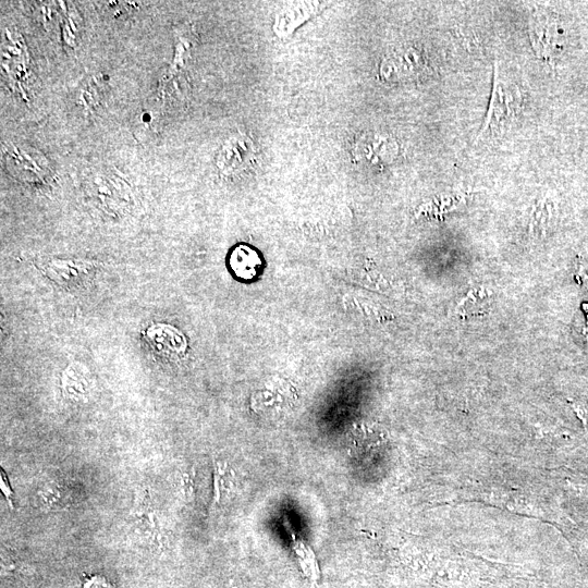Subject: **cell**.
<instances>
[{
	"label": "cell",
	"instance_id": "cell-1",
	"mask_svg": "<svg viewBox=\"0 0 588 588\" xmlns=\"http://www.w3.org/2000/svg\"><path fill=\"white\" fill-rule=\"evenodd\" d=\"M522 97L516 85L501 77L498 63H495L494 88L488 107V113L482 129L477 134L476 142L490 130L504 128L519 112Z\"/></svg>",
	"mask_w": 588,
	"mask_h": 588
},
{
	"label": "cell",
	"instance_id": "cell-2",
	"mask_svg": "<svg viewBox=\"0 0 588 588\" xmlns=\"http://www.w3.org/2000/svg\"><path fill=\"white\" fill-rule=\"evenodd\" d=\"M426 68L427 60L420 48L402 46L384 58L379 75L389 82L410 81L422 76Z\"/></svg>",
	"mask_w": 588,
	"mask_h": 588
},
{
	"label": "cell",
	"instance_id": "cell-3",
	"mask_svg": "<svg viewBox=\"0 0 588 588\" xmlns=\"http://www.w3.org/2000/svg\"><path fill=\"white\" fill-rule=\"evenodd\" d=\"M399 154L398 142L382 132L364 133L355 140L352 156L355 163L369 167H384Z\"/></svg>",
	"mask_w": 588,
	"mask_h": 588
},
{
	"label": "cell",
	"instance_id": "cell-4",
	"mask_svg": "<svg viewBox=\"0 0 588 588\" xmlns=\"http://www.w3.org/2000/svg\"><path fill=\"white\" fill-rule=\"evenodd\" d=\"M327 7L323 3H294L280 12L274 22V32L280 39H286L303 23Z\"/></svg>",
	"mask_w": 588,
	"mask_h": 588
},
{
	"label": "cell",
	"instance_id": "cell-5",
	"mask_svg": "<svg viewBox=\"0 0 588 588\" xmlns=\"http://www.w3.org/2000/svg\"><path fill=\"white\" fill-rule=\"evenodd\" d=\"M555 20L547 16H535L531 22V41L541 58L549 59L560 47V33Z\"/></svg>",
	"mask_w": 588,
	"mask_h": 588
},
{
	"label": "cell",
	"instance_id": "cell-6",
	"mask_svg": "<svg viewBox=\"0 0 588 588\" xmlns=\"http://www.w3.org/2000/svg\"><path fill=\"white\" fill-rule=\"evenodd\" d=\"M255 149L254 145L249 139L241 138L236 140L234 143H230L226 147L225 153L223 154V166L227 165V168H243L251 165L254 161Z\"/></svg>",
	"mask_w": 588,
	"mask_h": 588
},
{
	"label": "cell",
	"instance_id": "cell-7",
	"mask_svg": "<svg viewBox=\"0 0 588 588\" xmlns=\"http://www.w3.org/2000/svg\"><path fill=\"white\" fill-rule=\"evenodd\" d=\"M82 588H114L105 578L96 575L83 584Z\"/></svg>",
	"mask_w": 588,
	"mask_h": 588
}]
</instances>
